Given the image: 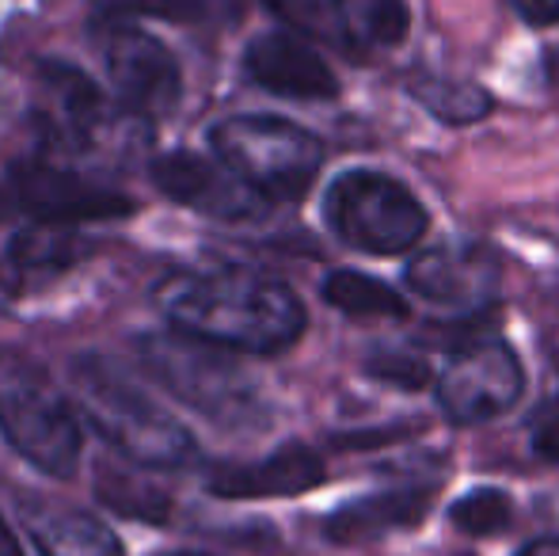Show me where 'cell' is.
<instances>
[{"mask_svg":"<svg viewBox=\"0 0 559 556\" xmlns=\"http://www.w3.org/2000/svg\"><path fill=\"white\" fill-rule=\"evenodd\" d=\"M164 312L179 332L243 355H278L305 332V305L294 289L248 271L176 282Z\"/></svg>","mask_w":559,"mask_h":556,"instance_id":"obj_1","label":"cell"},{"mask_svg":"<svg viewBox=\"0 0 559 556\" xmlns=\"http://www.w3.org/2000/svg\"><path fill=\"white\" fill-rule=\"evenodd\" d=\"M73 393L104 442L145 469H183L199 458V442L168 409L153 401L133 378L99 355L73 358Z\"/></svg>","mask_w":559,"mask_h":556,"instance_id":"obj_2","label":"cell"},{"mask_svg":"<svg viewBox=\"0 0 559 556\" xmlns=\"http://www.w3.org/2000/svg\"><path fill=\"white\" fill-rule=\"evenodd\" d=\"M138 358L171 397H179L199 416L222 427H248L263 419L255 381L225 355V347L176 328L171 335H141Z\"/></svg>","mask_w":559,"mask_h":556,"instance_id":"obj_3","label":"cell"},{"mask_svg":"<svg viewBox=\"0 0 559 556\" xmlns=\"http://www.w3.org/2000/svg\"><path fill=\"white\" fill-rule=\"evenodd\" d=\"M210 145L217 161L266 202L301 199L324 164V145L317 134L274 115H236L217 122Z\"/></svg>","mask_w":559,"mask_h":556,"instance_id":"obj_4","label":"cell"},{"mask_svg":"<svg viewBox=\"0 0 559 556\" xmlns=\"http://www.w3.org/2000/svg\"><path fill=\"white\" fill-rule=\"evenodd\" d=\"M0 435L46 476H73L81 461V423L35 363L0 358Z\"/></svg>","mask_w":559,"mask_h":556,"instance_id":"obj_5","label":"cell"},{"mask_svg":"<svg viewBox=\"0 0 559 556\" xmlns=\"http://www.w3.org/2000/svg\"><path fill=\"white\" fill-rule=\"evenodd\" d=\"M324 217L343 245L369 256H400L427 233V210L400 179L354 168L335 176L324 194Z\"/></svg>","mask_w":559,"mask_h":556,"instance_id":"obj_6","label":"cell"},{"mask_svg":"<svg viewBox=\"0 0 559 556\" xmlns=\"http://www.w3.org/2000/svg\"><path fill=\"white\" fill-rule=\"evenodd\" d=\"M525 370L518 355L495 335L453 351L449 366L438 374V404L453 423L476 427L510 412L522 401Z\"/></svg>","mask_w":559,"mask_h":556,"instance_id":"obj_7","label":"cell"},{"mask_svg":"<svg viewBox=\"0 0 559 556\" xmlns=\"http://www.w3.org/2000/svg\"><path fill=\"white\" fill-rule=\"evenodd\" d=\"M0 210L43 225H81L133 214V199L53 164H23L0 187Z\"/></svg>","mask_w":559,"mask_h":556,"instance_id":"obj_8","label":"cell"},{"mask_svg":"<svg viewBox=\"0 0 559 556\" xmlns=\"http://www.w3.org/2000/svg\"><path fill=\"white\" fill-rule=\"evenodd\" d=\"M99 58L126 111L156 119L179 104V92H183L179 61L156 35L133 23H111L99 35Z\"/></svg>","mask_w":559,"mask_h":556,"instance_id":"obj_9","label":"cell"},{"mask_svg":"<svg viewBox=\"0 0 559 556\" xmlns=\"http://www.w3.org/2000/svg\"><path fill=\"white\" fill-rule=\"evenodd\" d=\"M153 176L168 199L183 202V206L199 210L206 217H217V222H255L271 206L233 168H225L222 161H210V156L199 153L160 156Z\"/></svg>","mask_w":559,"mask_h":556,"instance_id":"obj_10","label":"cell"},{"mask_svg":"<svg viewBox=\"0 0 559 556\" xmlns=\"http://www.w3.org/2000/svg\"><path fill=\"white\" fill-rule=\"evenodd\" d=\"M407 286L430 305H449L461 312L491 309L499 268L495 256L479 245H449L415 256L407 268Z\"/></svg>","mask_w":559,"mask_h":556,"instance_id":"obj_11","label":"cell"},{"mask_svg":"<svg viewBox=\"0 0 559 556\" xmlns=\"http://www.w3.org/2000/svg\"><path fill=\"white\" fill-rule=\"evenodd\" d=\"M248 76L259 88L274 92L286 99H332L338 92L335 73L328 69V61L305 43L301 35L289 31H271L259 35L243 54Z\"/></svg>","mask_w":559,"mask_h":556,"instance_id":"obj_12","label":"cell"},{"mask_svg":"<svg viewBox=\"0 0 559 556\" xmlns=\"http://www.w3.org/2000/svg\"><path fill=\"white\" fill-rule=\"evenodd\" d=\"M324 481V461L301 442H286L251 465H217L210 473V492L217 499H274L301 496Z\"/></svg>","mask_w":559,"mask_h":556,"instance_id":"obj_13","label":"cell"},{"mask_svg":"<svg viewBox=\"0 0 559 556\" xmlns=\"http://www.w3.org/2000/svg\"><path fill=\"white\" fill-rule=\"evenodd\" d=\"M435 492L430 488H396L381 492V496H366L346 504L328 519V537L335 545H366L373 537L396 534V530H412L427 519Z\"/></svg>","mask_w":559,"mask_h":556,"instance_id":"obj_14","label":"cell"},{"mask_svg":"<svg viewBox=\"0 0 559 556\" xmlns=\"http://www.w3.org/2000/svg\"><path fill=\"white\" fill-rule=\"evenodd\" d=\"M27 537L43 556H122V542L99 519L58 504H31L23 511Z\"/></svg>","mask_w":559,"mask_h":556,"instance_id":"obj_15","label":"cell"},{"mask_svg":"<svg viewBox=\"0 0 559 556\" xmlns=\"http://www.w3.org/2000/svg\"><path fill=\"white\" fill-rule=\"evenodd\" d=\"M43 96L50 107V122L58 134H66L73 145H88L99 134L107 115V99L81 69L66 66V61H46L43 73Z\"/></svg>","mask_w":559,"mask_h":556,"instance_id":"obj_16","label":"cell"},{"mask_svg":"<svg viewBox=\"0 0 559 556\" xmlns=\"http://www.w3.org/2000/svg\"><path fill=\"white\" fill-rule=\"evenodd\" d=\"M407 4L404 0H346L343 4V50L346 54H377L392 50L407 38Z\"/></svg>","mask_w":559,"mask_h":556,"instance_id":"obj_17","label":"cell"},{"mask_svg":"<svg viewBox=\"0 0 559 556\" xmlns=\"http://www.w3.org/2000/svg\"><path fill=\"white\" fill-rule=\"evenodd\" d=\"M407 92L427 107L435 119L449 122V127H468L491 115V96L479 84L468 81H449V76L419 73L407 81Z\"/></svg>","mask_w":559,"mask_h":556,"instance_id":"obj_18","label":"cell"},{"mask_svg":"<svg viewBox=\"0 0 559 556\" xmlns=\"http://www.w3.org/2000/svg\"><path fill=\"white\" fill-rule=\"evenodd\" d=\"M324 297L335 309L350 312V317H389V320L407 317L404 294H396L389 282L361 275V271H332L324 282Z\"/></svg>","mask_w":559,"mask_h":556,"instance_id":"obj_19","label":"cell"},{"mask_svg":"<svg viewBox=\"0 0 559 556\" xmlns=\"http://www.w3.org/2000/svg\"><path fill=\"white\" fill-rule=\"evenodd\" d=\"M84 245L76 240L73 225H43L35 222L12 240V260L23 271H61L81 260Z\"/></svg>","mask_w":559,"mask_h":556,"instance_id":"obj_20","label":"cell"},{"mask_svg":"<svg viewBox=\"0 0 559 556\" xmlns=\"http://www.w3.org/2000/svg\"><path fill=\"white\" fill-rule=\"evenodd\" d=\"M96 488H99V499H104L107 507H115L118 514H130V519L164 522L171 511V504L160 496V488H153V484L138 481V476L122 473V469H115V465L99 469Z\"/></svg>","mask_w":559,"mask_h":556,"instance_id":"obj_21","label":"cell"},{"mask_svg":"<svg viewBox=\"0 0 559 556\" xmlns=\"http://www.w3.org/2000/svg\"><path fill=\"white\" fill-rule=\"evenodd\" d=\"M449 519H453L456 530H464V534H472V537H495V534H502V530H510V522H514V504H510V496L499 488H476L472 496L456 499Z\"/></svg>","mask_w":559,"mask_h":556,"instance_id":"obj_22","label":"cell"},{"mask_svg":"<svg viewBox=\"0 0 559 556\" xmlns=\"http://www.w3.org/2000/svg\"><path fill=\"white\" fill-rule=\"evenodd\" d=\"M343 4L346 0H271L278 15H286L294 27L320 35L343 50Z\"/></svg>","mask_w":559,"mask_h":556,"instance_id":"obj_23","label":"cell"},{"mask_svg":"<svg viewBox=\"0 0 559 556\" xmlns=\"http://www.w3.org/2000/svg\"><path fill=\"white\" fill-rule=\"evenodd\" d=\"M369 378L384 381V386H396V389H423L430 386V366L427 358L419 355H407V351H381L366 363Z\"/></svg>","mask_w":559,"mask_h":556,"instance_id":"obj_24","label":"cell"},{"mask_svg":"<svg viewBox=\"0 0 559 556\" xmlns=\"http://www.w3.org/2000/svg\"><path fill=\"white\" fill-rule=\"evenodd\" d=\"M156 8L183 23H225L240 15V0H156Z\"/></svg>","mask_w":559,"mask_h":556,"instance_id":"obj_25","label":"cell"},{"mask_svg":"<svg viewBox=\"0 0 559 556\" xmlns=\"http://www.w3.org/2000/svg\"><path fill=\"white\" fill-rule=\"evenodd\" d=\"M522 20L537 23V27H556L559 23V0H514Z\"/></svg>","mask_w":559,"mask_h":556,"instance_id":"obj_26","label":"cell"},{"mask_svg":"<svg viewBox=\"0 0 559 556\" xmlns=\"http://www.w3.org/2000/svg\"><path fill=\"white\" fill-rule=\"evenodd\" d=\"M537 453L559 465V419L545 423V427L537 430Z\"/></svg>","mask_w":559,"mask_h":556,"instance_id":"obj_27","label":"cell"},{"mask_svg":"<svg viewBox=\"0 0 559 556\" xmlns=\"http://www.w3.org/2000/svg\"><path fill=\"white\" fill-rule=\"evenodd\" d=\"M518 556H559V537H537V542H530Z\"/></svg>","mask_w":559,"mask_h":556,"instance_id":"obj_28","label":"cell"},{"mask_svg":"<svg viewBox=\"0 0 559 556\" xmlns=\"http://www.w3.org/2000/svg\"><path fill=\"white\" fill-rule=\"evenodd\" d=\"M0 556H23L20 553V545H15V537H12V530L0 522Z\"/></svg>","mask_w":559,"mask_h":556,"instance_id":"obj_29","label":"cell"},{"mask_svg":"<svg viewBox=\"0 0 559 556\" xmlns=\"http://www.w3.org/2000/svg\"><path fill=\"white\" fill-rule=\"evenodd\" d=\"M548 76H552V84H559V54H552V66H548Z\"/></svg>","mask_w":559,"mask_h":556,"instance_id":"obj_30","label":"cell"},{"mask_svg":"<svg viewBox=\"0 0 559 556\" xmlns=\"http://www.w3.org/2000/svg\"><path fill=\"white\" fill-rule=\"evenodd\" d=\"M164 556H210V553H164Z\"/></svg>","mask_w":559,"mask_h":556,"instance_id":"obj_31","label":"cell"}]
</instances>
